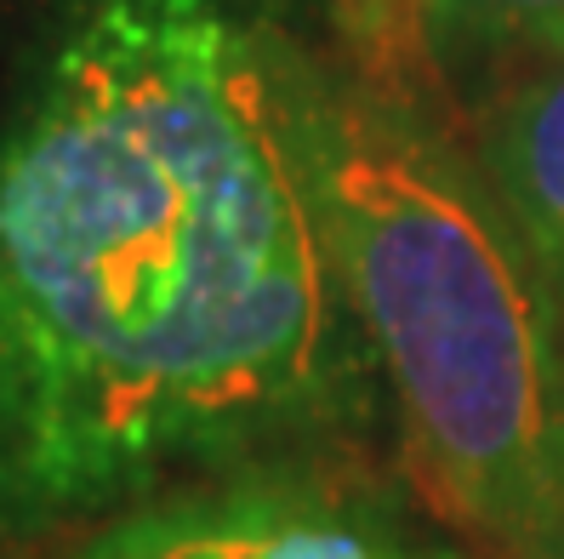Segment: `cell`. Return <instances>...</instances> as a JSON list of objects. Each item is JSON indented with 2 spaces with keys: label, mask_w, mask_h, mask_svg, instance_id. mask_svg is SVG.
Here are the masks:
<instances>
[{
  "label": "cell",
  "mask_w": 564,
  "mask_h": 559,
  "mask_svg": "<svg viewBox=\"0 0 564 559\" xmlns=\"http://www.w3.org/2000/svg\"><path fill=\"white\" fill-rule=\"evenodd\" d=\"M285 0H35L0 109V548L377 456Z\"/></svg>",
  "instance_id": "cell-1"
},
{
  "label": "cell",
  "mask_w": 564,
  "mask_h": 559,
  "mask_svg": "<svg viewBox=\"0 0 564 559\" xmlns=\"http://www.w3.org/2000/svg\"><path fill=\"white\" fill-rule=\"evenodd\" d=\"M393 23L400 0H343L337 46H303L325 235L416 497L485 559H564V303L422 69V23Z\"/></svg>",
  "instance_id": "cell-2"
},
{
  "label": "cell",
  "mask_w": 564,
  "mask_h": 559,
  "mask_svg": "<svg viewBox=\"0 0 564 559\" xmlns=\"http://www.w3.org/2000/svg\"><path fill=\"white\" fill-rule=\"evenodd\" d=\"M0 559H474L382 456L228 474Z\"/></svg>",
  "instance_id": "cell-3"
},
{
  "label": "cell",
  "mask_w": 564,
  "mask_h": 559,
  "mask_svg": "<svg viewBox=\"0 0 564 559\" xmlns=\"http://www.w3.org/2000/svg\"><path fill=\"white\" fill-rule=\"evenodd\" d=\"M474 154L564 303V46L485 80Z\"/></svg>",
  "instance_id": "cell-4"
},
{
  "label": "cell",
  "mask_w": 564,
  "mask_h": 559,
  "mask_svg": "<svg viewBox=\"0 0 564 559\" xmlns=\"http://www.w3.org/2000/svg\"><path fill=\"white\" fill-rule=\"evenodd\" d=\"M440 69H479L485 80L519 57L564 46V0H416Z\"/></svg>",
  "instance_id": "cell-5"
}]
</instances>
